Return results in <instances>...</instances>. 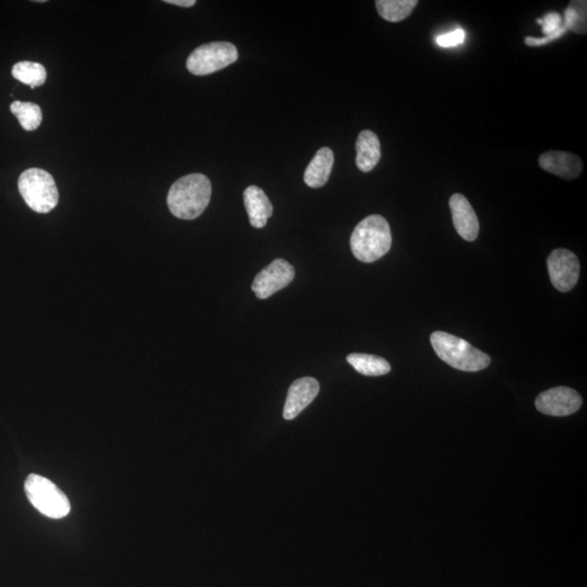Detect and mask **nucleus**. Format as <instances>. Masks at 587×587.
Instances as JSON below:
<instances>
[{"instance_id": "1", "label": "nucleus", "mask_w": 587, "mask_h": 587, "mask_svg": "<svg viewBox=\"0 0 587 587\" xmlns=\"http://www.w3.org/2000/svg\"><path fill=\"white\" fill-rule=\"evenodd\" d=\"M211 182L201 173L178 178L169 191V211L182 220H194L202 215L211 203Z\"/></svg>"}, {"instance_id": "2", "label": "nucleus", "mask_w": 587, "mask_h": 587, "mask_svg": "<svg viewBox=\"0 0 587 587\" xmlns=\"http://www.w3.org/2000/svg\"><path fill=\"white\" fill-rule=\"evenodd\" d=\"M392 246L389 222L379 215L363 219L351 234V248L358 260L375 262L385 256Z\"/></svg>"}, {"instance_id": "3", "label": "nucleus", "mask_w": 587, "mask_h": 587, "mask_svg": "<svg viewBox=\"0 0 587 587\" xmlns=\"http://www.w3.org/2000/svg\"><path fill=\"white\" fill-rule=\"evenodd\" d=\"M433 350L441 360L465 372H476L490 366L491 358L485 352L472 346L469 342L450 333L437 331L430 337Z\"/></svg>"}, {"instance_id": "4", "label": "nucleus", "mask_w": 587, "mask_h": 587, "mask_svg": "<svg viewBox=\"0 0 587 587\" xmlns=\"http://www.w3.org/2000/svg\"><path fill=\"white\" fill-rule=\"evenodd\" d=\"M19 192L24 202L37 213H48L58 205L59 193L51 173L31 168L19 178Z\"/></svg>"}, {"instance_id": "5", "label": "nucleus", "mask_w": 587, "mask_h": 587, "mask_svg": "<svg viewBox=\"0 0 587 587\" xmlns=\"http://www.w3.org/2000/svg\"><path fill=\"white\" fill-rule=\"evenodd\" d=\"M24 491L35 508L48 518H64L71 510L66 494L46 477L29 475L24 484Z\"/></svg>"}, {"instance_id": "6", "label": "nucleus", "mask_w": 587, "mask_h": 587, "mask_svg": "<svg viewBox=\"0 0 587 587\" xmlns=\"http://www.w3.org/2000/svg\"><path fill=\"white\" fill-rule=\"evenodd\" d=\"M238 52L232 43L213 42L202 45L187 58L186 67L194 76H208L236 62Z\"/></svg>"}, {"instance_id": "7", "label": "nucleus", "mask_w": 587, "mask_h": 587, "mask_svg": "<svg viewBox=\"0 0 587 587\" xmlns=\"http://www.w3.org/2000/svg\"><path fill=\"white\" fill-rule=\"evenodd\" d=\"M551 285L556 290L566 293L572 290L579 281L580 262L574 252L558 248L547 258Z\"/></svg>"}, {"instance_id": "8", "label": "nucleus", "mask_w": 587, "mask_h": 587, "mask_svg": "<svg viewBox=\"0 0 587 587\" xmlns=\"http://www.w3.org/2000/svg\"><path fill=\"white\" fill-rule=\"evenodd\" d=\"M294 277L295 269L291 263L285 260H276L258 273L252 282V290L260 300H266L290 285Z\"/></svg>"}, {"instance_id": "9", "label": "nucleus", "mask_w": 587, "mask_h": 587, "mask_svg": "<svg viewBox=\"0 0 587 587\" xmlns=\"http://www.w3.org/2000/svg\"><path fill=\"white\" fill-rule=\"evenodd\" d=\"M582 406V397L570 387L559 386L541 393L535 401L536 409L553 417L574 415Z\"/></svg>"}, {"instance_id": "10", "label": "nucleus", "mask_w": 587, "mask_h": 587, "mask_svg": "<svg viewBox=\"0 0 587 587\" xmlns=\"http://www.w3.org/2000/svg\"><path fill=\"white\" fill-rule=\"evenodd\" d=\"M319 392V382L313 377H302L294 382L287 393L285 411H283L285 419H295L315 401Z\"/></svg>"}, {"instance_id": "11", "label": "nucleus", "mask_w": 587, "mask_h": 587, "mask_svg": "<svg viewBox=\"0 0 587 587\" xmlns=\"http://www.w3.org/2000/svg\"><path fill=\"white\" fill-rule=\"evenodd\" d=\"M450 207L457 233L465 241H475L479 236L480 223L469 201L461 194H454L450 199Z\"/></svg>"}, {"instance_id": "12", "label": "nucleus", "mask_w": 587, "mask_h": 587, "mask_svg": "<svg viewBox=\"0 0 587 587\" xmlns=\"http://www.w3.org/2000/svg\"><path fill=\"white\" fill-rule=\"evenodd\" d=\"M539 164L546 172L566 180H574L583 170V161L581 158L568 152H546L540 157Z\"/></svg>"}, {"instance_id": "13", "label": "nucleus", "mask_w": 587, "mask_h": 587, "mask_svg": "<svg viewBox=\"0 0 587 587\" xmlns=\"http://www.w3.org/2000/svg\"><path fill=\"white\" fill-rule=\"evenodd\" d=\"M244 203H245L251 225L261 228L267 225L268 219L272 216L273 206L270 199L260 187L252 186L244 192Z\"/></svg>"}, {"instance_id": "14", "label": "nucleus", "mask_w": 587, "mask_h": 587, "mask_svg": "<svg viewBox=\"0 0 587 587\" xmlns=\"http://www.w3.org/2000/svg\"><path fill=\"white\" fill-rule=\"evenodd\" d=\"M356 164L362 172H370L381 159V143L376 133L362 131L356 142Z\"/></svg>"}, {"instance_id": "15", "label": "nucleus", "mask_w": 587, "mask_h": 587, "mask_svg": "<svg viewBox=\"0 0 587 587\" xmlns=\"http://www.w3.org/2000/svg\"><path fill=\"white\" fill-rule=\"evenodd\" d=\"M333 163H335V153L332 149L328 147L319 149L303 174V180L307 186L311 188L325 186L331 176Z\"/></svg>"}, {"instance_id": "16", "label": "nucleus", "mask_w": 587, "mask_h": 587, "mask_svg": "<svg viewBox=\"0 0 587 587\" xmlns=\"http://www.w3.org/2000/svg\"><path fill=\"white\" fill-rule=\"evenodd\" d=\"M347 361L360 375L367 376H385L391 372V365L384 358L368 354H351Z\"/></svg>"}, {"instance_id": "17", "label": "nucleus", "mask_w": 587, "mask_h": 587, "mask_svg": "<svg viewBox=\"0 0 587 587\" xmlns=\"http://www.w3.org/2000/svg\"><path fill=\"white\" fill-rule=\"evenodd\" d=\"M380 16L389 22H401L414 12L417 0H377L376 2Z\"/></svg>"}, {"instance_id": "18", "label": "nucleus", "mask_w": 587, "mask_h": 587, "mask_svg": "<svg viewBox=\"0 0 587 587\" xmlns=\"http://www.w3.org/2000/svg\"><path fill=\"white\" fill-rule=\"evenodd\" d=\"M10 112L17 117L26 131L37 130L43 121L42 109L34 103L13 102L10 104Z\"/></svg>"}, {"instance_id": "19", "label": "nucleus", "mask_w": 587, "mask_h": 587, "mask_svg": "<svg viewBox=\"0 0 587 587\" xmlns=\"http://www.w3.org/2000/svg\"><path fill=\"white\" fill-rule=\"evenodd\" d=\"M12 76L18 81L35 88L42 87L46 81L47 72L43 64L32 62H21L14 64Z\"/></svg>"}, {"instance_id": "20", "label": "nucleus", "mask_w": 587, "mask_h": 587, "mask_svg": "<svg viewBox=\"0 0 587 587\" xmlns=\"http://www.w3.org/2000/svg\"><path fill=\"white\" fill-rule=\"evenodd\" d=\"M586 2H571L566 10V29L575 33L586 34Z\"/></svg>"}, {"instance_id": "21", "label": "nucleus", "mask_w": 587, "mask_h": 587, "mask_svg": "<svg viewBox=\"0 0 587 587\" xmlns=\"http://www.w3.org/2000/svg\"><path fill=\"white\" fill-rule=\"evenodd\" d=\"M466 34L464 29H456L436 38V43L441 47L449 48L457 46L465 41Z\"/></svg>"}, {"instance_id": "22", "label": "nucleus", "mask_w": 587, "mask_h": 587, "mask_svg": "<svg viewBox=\"0 0 587 587\" xmlns=\"http://www.w3.org/2000/svg\"><path fill=\"white\" fill-rule=\"evenodd\" d=\"M537 23L543 27V33L546 37L554 34L561 28V17L558 13L551 12L546 14L543 20H537Z\"/></svg>"}, {"instance_id": "23", "label": "nucleus", "mask_w": 587, "mask_h": 587, "mask_svg": "<svg viewBox=\"0 0 587 587\" xmlns=\"http://www.w3.org/2000/svg\"><path fill=\"white\" fill-rule=\"evenodd\" d=\"M566 31H568V29H566V27L564 24V26H561L558 31L555 32L554 34L549 35V37H546L544 38L526 37L525 44L529 45V46H542V45H546L556 41V39L561 37L562 35H564Z\"/></svg>"}, {"instance_id": "24", "label": "nucleus", "mask_w": 587, "mask_h": 587, "mask_svg": "<svg viewBox=\"0 0 587 587\" xmlns=\"http://www.w3.org/2000/svg\"><path fill=\"white\" fill-rule=\"evenodd\" d=\"M167 4H174V6L190 8L196 4L195 0H166Z\"/></svg>"}]
</instances>
